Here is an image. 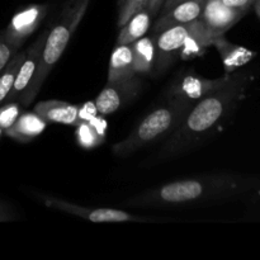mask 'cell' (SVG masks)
Returning <instances> with one entry per match:
<instances>
[{
  "label": "cell",
  "mask_w": 260,
  "mask_h": 260,
  "mask_svg": "<svg viewBox=\"0 0 260 260\" xmlns=\"http://www.w3.org/2000/svg\"><path fill=\"white\" fill-rule=\"evenodd\" d=\"M17 52L18 48L14 47V46L7 40L4 33H2V35H0V73L7 68V65L10 62V60L14 57V55Z\"/></svg>",
  "instance_id": "obj_23"
},
{
  "label": "cell",
  "mask_w": 260,
  "mask_h": 260,
  "mask_svg": "<svg viewBox=\"0 0 260 260\" xmlns=\"http://www.w3.org/2000/svg\"><path fill=\"white\" fill-rule=\"evenodd\" d=\"M46 124L47 122L36 112H28V113H20L13 126L4 132L8 137L15 141L28 142L42 134L43 129L46 128Z\"/></svg>",
  "instance_id": "obj_16"
},
{
  "label": "cell",
  "mask_w": 260,
  "mask_h": 260,
  "mask_svg": "<svg viewBox=\"0 0 260 260\" xmlns=\"http://www.w3.org/2000/svg\"><path fill=\"white\" fill-rule=\"evenodd\" d=\"M165 0H149V4H147V10L150 12L151 17H156L159 10L161 9V7L164 5Z\"/></svg>",
  "instance_id": "obj_26"
},
{
  "label": "cell",
  "mask_w": 260,
  "mask_h": 260,
  "mask_svg": "<svg viewBox=\"0 0 260 260\" xmlns=\"http://www.w3.org/2000/svg\"><path fill=\"white\" fill-rule=\"evenodd\" d=\"M89 2L90 0H69L65 4L60 14V19L46 37L37 76L25 93V95L19 101V103L23 107H27L28 104H30V102L40 93L46 78L52 71L56 63L58 62L66 46L70 42L71 36L74 35L75 29L83 20L86 9H88Z\"/></svg>",
  "instance_id": "obj_4"
},
{
  "label": "cell",
  "mask_w": 260,
  "mask_h": 260,
  "mask_svg": "<svg viewBox=\"0 0 260 260\" xmlns=\"http://www.w3.org/2000/svg\"><path fill=\"white\" fill-rule=\"evenodd\" d=\"M15 217H17V212L14 211V208L10 205H8V203L0 201V222H3V221H12Z\"/></svg>",
  "instance_id": "obj_25"
},
{
  "label": "cell",
  "mask_w": 260,
  "mask_h": 260,
  "mask_svg": "<svg viewBox=\"0 0 260 260\" xmlns=\"http://www.w3.org/2000/svg\"><path fill=\"white\" fill-rule=\"evenodd\" d=\"M37 198L46 206L52 210L61 211V212L70 213V215L78 216V217L88 220L95 223H116V222H135V221H144V218L137 217L128 212L116 208H91L83 207V206L74 205V203L66 202L63 200L50 197V196L37 194Z\"/></svg>",
  "instance_id": "obj_6"
},
{
  "label": "cell",
  "mask_w": 260,
  "mask_h": 260,
  "mask_svg": "<svg viewBox=\"0 0 260 260\" xmlns=\"http://www.w3.org/2000/svg\"><path fill=\"white\" fill-rule=\"evenodd\" d=\"M254 7H255L256 15L260 18V0H255V5H254Z\"/></svg>",
  "instance_id": "obj_28"
},
{
  "label": "cell",
  "mask_w": 260,
  "mask_h": 260,
  "mask_svg": "<svg viewBox=\"0 0 260 260\" xmlns=\"http://www.w3.org/2000/svg\"><path fill=\"white\" fill-rule=\"evenodd\" d=\"M223 4H226L228 7L233 8V9L241 10V12H248L249 8L253 5V3L255 0H222Z\"/></svg>",
  "instance_id": "obj_24"
},
{
  "label": "cell",
  "mask_w": 260,
  "mask_h": 260,
  "mask_svg": "<svg viewBox=\"0 0 260 260\" xmlns=\"http://www.w3.org/2000/svg\"><path fill=\"white\" fill-rule=\"evenodd\" d=\"M196 20L188 24L174 25L167 28L152 36L155 47V65L156 74L167 70L177 58L180 57V52L185 41L194 28Z\"/></svg>",
  "instance_id": "obj_5"
},
{
  "label": "cell",
  "mask_w": 260,
  "mask_h": 260,
  "mask_svg": "<svg viewBox=\"0 0 260 260\" xmlns=\"http://www.w3.org/2000/svg\"><path fill=\"white\" fill-rule=\"evenodd\" d=\"M124 0H117V4H118V8H121V5L123 4Z\"/></svg>",
  "instance_id": "obj_29"
},
{
  "label": "cell",
  "mask_w": 260,
  "mask_h": 260,
  "mask_svg": "<svg viewBox=\"0 0 260 260\" xmlns=\"http://www.w3.org/2000/svg\"><path fill=\"white\" fill-rule=\"evenodd\" d=\"M139 74L134 69V55L131 45H116L109 60L108 81L118 83L137 78Z\"/></svg>",
  "instance_id": "obj_15"
},
{
  "label": "cell",
  "mask_w": 260,
  "mask_h": 260,
  "mask_svg": "<svg viewBox=\"0 0 260 260\" xmlns=\"http://www.w3.org/2000/svg\"><path fill=\"white\" fill-rule=\"evenodd\" d=\"M35 112L46 122L63 123L78 127L84 119L81 118L80 107L61 101H43L36 104Z\"/></svg>",
  "instance_id": "obj_13"
},
{
  "label": "cell",
  "mask_w": 260,
  "mask_h": 260,
  "mask_svg": "<svg viewBox=\"0 0 260 260\" xmlns=\"http://www.w3.org/2000/svg\"><path fill=\"white\" fill-rule=\"evenodd\" d=\"M205 3L206 0H187L164 10L154 24V32L157 33L174 25L188 24L193 20H197L202 14Z\"/></svg>",
  "instance_id": "obj_12"
},
{
  "label": "cell",
  "mask_w": 260,
  "mask_h": 260,
  "mask_svg": "<svg viewBox=\"0 0 260 260\" xmlns=\"http://www.w3.org/2000/svg\"><path fill=\"white\" fill-rule=\"evenodd\" d=\"M22 113V104L18 102H8L7 104L0 107V127L3 131L13 126L18 117Z\"/></svg>",
  "instance_id": "obj_22"
},
{
  "label": "cell",
  "mask_w": 260,
  "mask_h": 260,
  "mask_svg": "<svg viewBox=\"0 0 260 260\" xmlns=\"http://www.w3.org/2000/svg\"><path fill=\"white\" fill-rule=\"evenodd\" d=\"M182 2H187V0H165V2H164V10L170 9V8H173L174 5L179 4V3H182ZM164 10H162V12H164Z\"/></svg>",
  "instance_id": "obj_27"
},
{
  "label": "cell",
  "mask_w": 260,
  "mask_h": 260,
  "mask_svg": "<svg viewBox=\"0 0 260 260\" xmlns=\"http://www.w3.org/2000/svg\"><path fill=\"white\" fill-rule=\"evenodd\" d=\"M140 90L139 78L118 83H107L95 99V109L101 114H111L128 103Z\"/></svg>",
  "instance_id": "obj_9"
},
{
  "label": "cell",
  "mask_w": 260,
  "mask_h": 260,
  "mask_svg": "<svg viewBox=\"0 0 260 260\" xmlns=\"http://www.w3.org/2000/svg\"><path fill=\"white\" fill-rule=\"evenodd\" d=\"M104 127L98 128L95 118H91L89 121H84L76 127V139L78 144L83 146L84 149H93L102 144L104 140Z\"/></svg>",
  "instance_id": "obj_19"
},
{
  "label": "cell",
  "mask_w": 260,
  "mask_h": 260,
  "mask_svg": "<svg viewBox=\"0 0 260 260\" xmlns=\"http://www.w3.org/2000/svg\"><path fill=\"white\" fill-rule=\"evenodd\" d=\"M48 12L47 5L33 4L18 12L4 30V36L14 47L19 50L24 41L40 27Z\"/></svg>",
  "instance_id": "obj_8"
},
{
  "label": "cell",
  "mask_w": 260,
  "mask_h": 260,
  "mask_svg": "<svg viewBox=\"0 0 260 260\" xmlns=\"http://www.w3.org/2000/svg\"><path fill=\"white\" fill-rule=\"evenodd\" d=\"M260 189V177L222 173L177 180L124 201L126 207H178L231 200Z\"/></svg>",
  "instance_id": "obj_2"
},
{
  "label": "cell",
  "mask_w": 260,
  "mask_h": 260,
  "mask_svg": "<svg viewBox=\"0 0 260 260\" xmlns=\"http://www.w3.org/2000/svg\"><path fill=\"white\" fill-rule=\"evenodd\" d=\"M24 57L25 50L17 52L7 65V68L0 73V104L7 101L8 95L13 88V84H14L15 76H17L18 70H19Z\"/></svg>",
  "instance_id": "obj_20"
},
{
  "label": "cell",
  "mask_w": 260,
  "mask_h": 260,
  "mask_svg": "<svg viewBox=\"0 0 260 260\" xmlns=\"http://www.w3.org/2000/svg\"><path fill=\"white\" fill-rule=\"evenodd\" d=\"M152 17L147 8L140 10L123 27H121L116 45H131L139 38L144 37L150 29Z\"/></svg>",
  "instance_id": "obj_17"
},
{
  "label": "cell",
  "mask_w": 260,
  "mask_h": 260,
  "mask_svg": "<svg viewBox=\"0 0 260 260\" xmlns=\"http://www.w3.org/2000/svg\"><path fill=\"white\" fill-rule=\"evenodd\" d=\"M212 46H215L216 50L220 53L221 58H222L226 74H231L234 71L239 70V69L248 65L250 61H253L256 57L255 51L249 50L244 46L229 42L223 37V35L216 37L212 41Z\"/></svg>",
  "instance_id": "obj_14"
},
{
  "label": "cell",
  "mask_w": 260,
  "mask_h": 260,
  "mask_svg": "<svg viewBox=\"0 0 260 260\" xmlns=\"http://www.w3.org/2000/svg\"><path fill=\"white\" fill-rule=\"evenodd\" d=\"M132 46V55H134V69L137 74H149L154 70L155 65V47L154 38L141 37Z\"/></svg>",
  "instance_id": "obj_18"
},
{
  "label": "cell",
  "mask_w": 260,
  "mask_h": 260,
  "mask_svg": "<svg viewBox=\"0 0 260 260\" xmlns=\"http://www.w3.org/2000/svg\"><path fill=\"white\" fill-rule=\"evenodd\" d=\"M254 79L251 70L231 73L222 86L196 102L179 126L168 136L167 144L155 159L161 161L183 155L210 139L243 101Z\"/></svg>",
  "instance_id": "obj_1"
},
{
  "label": "cell",
  "mask_w": 260,
  "mask_h": 260,
  "mask_svg": "<svg viewBox=\"0 0 260 260\" xmlns=\"http://www.w3.org/2000/svg\"><path fill=\"white\" fill-rule=\"evenodd\" d=\"M245 15V12L233 9L223 4L222 0H206L200 19L213 37L225 35L234 24Z\"/></svg>",
  "instance_id": "obj_10"
},
{
  "label": "cell",
  "mask_w": 260,
  "mask_h": 260,
  "mask_svg": "<svg viewBox=\"0 0 260 260\" xmlns=\"http://www.w3.org/2000/svg\"><path fill=\"white\" fill-rule=\"evenodd\" d=\"M194 104V102L170 96L165 106L150 112L126 139L113 145V154L118 157H126L161 137H168Z\"/></svg>",
  "instance_id": "obj_3"
},
{
  "label": "cell",
  "mask_w": 260,
  "mask_h": 260,
  "mask_svg": "<svg viewBox=\"0 0 260 260\" xmlns=\"http://www.w3.org/2000/svg\"><path fill=\"white\" fill-rule=\"evenodd\" d=\"M48 35V30H45L42 35L38 36L37 40L25 50V57L23 60L22 65H20L19 70H18L17 76H15L14 84L10 90L9 95H8V102L20 101L30 85L35 81L36 76H37L38 69L41 65V58H42V50L45 46L46 37Z\"/></svg>",
  "instance_id": "obj_7"
},
{
  "label": "cell",
  "mask_w": 260,
  "mask_h": 260,
  "mask_svg": "<svg viewBox=\"0 0 260 260\" xmlns=\"http://www.w3.org/2000/svg\"><path fill=\"white\" fill-rule=\"evenodd\" d=\"M3 132H4V131H3V128H2V127H0V136H2Z\"/></svg>",
  "instance_id": "obj_30"
},
{
  "label": "cell",
  "mask_w": 260,
  "mask_h": 260,
  "mask_svg": "<svg viewBox=\"0 0 260 260\" xmlns=\"http://www.w3.org/2000/svg\"><path fill=\"white\" fill-rule=\"evenodd\" d=\"M149 4V0H124L118 12V27H123L136 13L145 9Z\"/></svg>",
  "instance_id": "obj_21"
},
{
  "label": "cell",
  "mask_w": 260,
  "mask_h": 260,
  "mask_svg": "<svg viewBox=\"0 0 260 260\" xmlns=\"http://www.w3.org/2000/svg\"><path fill=\"white\" fill-rule=\"evenodd\" d=\"M229 78H230V74H226L222 78L207 79L198 76L193 71H188L185 75L182 76V79H179L173 85V88L170 89V94L172 96H178V98L196 103L201 98L222 86L229 80Z\"/></svg>",
  "instance_id": "obj_11"
}]
</instances>
